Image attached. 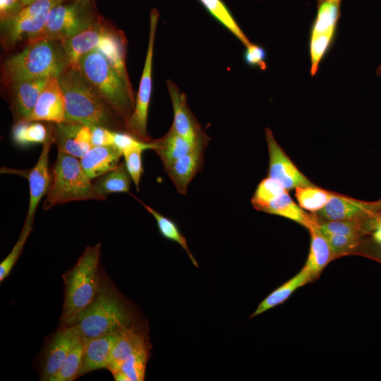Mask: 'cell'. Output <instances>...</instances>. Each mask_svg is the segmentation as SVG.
I'll list each match as a JSON object with an SVG mask.
<instances>
[{"label": "cell", "mask_w": 381, "mask_h": 381, "mask_svg": "<svg viewBox=\"0 0 381 381\" xmlns=\"http://www.w3.org/2000/svg\"><path fill=\"white\" fill-rule=\"evenodd\" d=\"M368 226L374 231L373 234L374 240L381 245V222L370 224Z\"/></svg>", "instance_id": "7bdbcfd3"}, {"label": "cell", "mask_w": 381, "mask_h": 381, "mask_svg": "<svg viewBox=\"0 0 381 381\" xmlns=\"http://www.w3.org/2000/svg\"><path fill=\"white\" fill-rule=\"evenodd\" d=\"M23 4L25 6L27 5H29L32 3H33L34 1H35L36 0H20Z\"/></svg>", "instance_id": "f6af8a7d"}, {"label": "cell", "mask_w": 381, "mask_h": 381, "mask_svg": "<svg viewBox=\"0 0 381 381\" xmlns=\"http://www.w3.org/2000/svg\"><path fill=\"white\" fill-rule=\"evenodd\" d=\"M61 1H66V0H61Z\"/></svg>", "instance_id": "c3c4849f"}, {"label": "cell", "mask_w": 381, "mask_h": 381, "mask_svg": "<svg viewBox=\"0 0 381 381\" xmlns=\"http://www.w3.org/2000/svg\"><path fill=\"white\" fill-rule=\"evenodd\" d=\"M159 16L157 9L151 11L148 45L144 67L135 97L134 110L125 126V132L146 143L153 140L147 133V123L152 95L153 52Z\"/></svg>", "instance_id": "ba28073f"}, {"label": "cell", "mask_w": 381, "mask_h": 381, "mask_svg": "<svg viewBox=\"0 0 381 381\" xmlns=\"http://www.w3.org/2000/svg\"><path fill=\"white\" fill-rule=\"evenodd\" d=\"M340 17V3L330 0H317V13L310 35L335 32Z\"/></svg>", "instance_id": "83f0119b"}, {"label": "cell", "mask_w": 381, "mask_h": 381, "mask_svg": "<svg viewBox=\"0 0 381 381\" xmlns=\"http://www.w3.org/2000/svg\"><path fill=\"white\" fill-rule=\"evenodd\" d=\"M320 223L309 229L310 246L308 256L303 267L312 279L317 277L334 255L325 236L320 230Z\"/></svg>", "instance_id": "cb8c5ba5"}, {"label": "cell", "mask_w": 381, "mask_h": 381, "mask_svg": "<svg viewBox=\"0 0 381 381\" xmlns=\"http://www.w3.org/2000/svg\"><path fill=\"white\" fill-rule=\"evenodd\" d=\"M210 140L209 137L198 141L190 152L164 167L180 194L186 193L189 183L202 169L204 150Z\"/></svg>", "instance_id": "e0dca14e"}, {"label": "cell", "mask_w": 381, "mask_h": 381, "mask_svg": "<svg viewBox=\"0 0 381 381\" xmlns=\"http://www.w3.org/2000/svg\"><path fill=\"white\" fill-rule=\"evenodd\" d=\"M286 191L278 182L267 177L262 179L258 185L251 199V203L255 209L262 211L269 202Z\"/></svg>", "instance_id": "836d02e7"}, {"label": "cell", "mask_w": 381, "mask_h": 381, "mask_svg": "<svg viewBox=\"0 0 381 381\" xmlns=\"http://www.w3.org/2000/svg\"><path fill=\"white\" fill-rule=\"evenodd\" d=\"M58 152L80 159L92 147L91 128L80 123L65 121L54 128Z\"/></svg>", "instance_id": "ac0fdd59"}, {"label": "cell", "mask_w": 381, "mask_h": 381, "mask_svg": "<svg viewBox=\"0 0 381 381\" xmlns=\"http://www.w3.org/2000/svg\"><path fill=\"white\" fill-rule=\"evenodd\" d=\"M72 67L78 71L126 126L135 103L131 82L124 79L96 49L81 56Z\"/></svg>", "instance_id": "7a4b0ae2"}, {"label": "cell", "mask_w": 381, "mask_h": 381, "mask_svg": "<svg viewBox=\"0 0 381 381\" xmlns=\"http://www.w3.org/2000/svg\"><path fill=\"white\" fill-rule=\"evenodd\" d=\"M49 78L25 79L11 84V109L14 123L22 121L31 112Z\"/></svg>", "instance_id": "ffe728a7"}, {"label": "cell", "mask_w": 381, "mask_h": 381, "mask_svg": "<svg viewBox=\"0 0 381 381\" xmlns=\"http://www.w3.org/2000/svg\"><path fill=\"white\" fill-rule=\"evenodd\" d=\"M69 66L61 42L41 40L28 43L23 51L9 57L4 74L11 85L25 79L59 77Z\"/></svg>", "instance_id": "3957f363"}, {"label": "cell", "mask_w": 381, "mask_h": 381, "mask_svg": "<svg viewBox=\"0 0 381 381\" xmlns=\"http://www.w3.org/2000/svg\"><path fill=\"white\" fill-rule=\"evenodd\" d=\"M131 181L125 162H121L115 169L97 177L93 183L107 198L110 193L128 192Z\"/></svg>", "instance_id": "4316f807"}, {"label": "cell", "mask_w": 381, "mask_h": 381, "mask_svg": "<svg viewBox=\"0 0 381 381\" xmlns=\"http://www.w3.org/2000/svg\"><path fill=\"white\" fill-rule=\"evenodd\" d=\"M117 332L83 339L84 352L78 377L95 370L107 368L109 355Z\"/></svg>", "instance_id": "7402d4cb"}, {"label": "cell", "mask_w": 381, "mask_h": 381, "mask_svg": "<svg viewBox=\"0 0 381 381\" xmlns=\"http://www.w3.org/2000/svg\"><path fill=\"white\" fill-rule=\"evenodd\" d=\"M381 209V202H366L332 193L325 206L317 212L325 221H361L367 219Z\"/></svg>", "instance_id": "9a60e30c"}, {"label": "cell", "mask_w": 381, "mask_h": 381, "mask_svg": "<svg viewBox=\"0 0 381 381\" xmlns=\"http://www.w3.org/2000/svg\"><path fill=\"white\" fill-rule=\"evenodd\" d=\"M101 244L86 247L75 265L63 276L64 302L61 326H68L95 299L100 287L99 262Z\"/></svg>", "instance_id": "277c9868"}, {"label": "cell", "mask_w": 381, "mask_h": 381, "mask_svg": "<svg viewBox=\"0 0 381 381\" xmlns=\"http://www.w3.org/2000/svg\"><path fill=\"white\" fill-rule=\"evenodd\" d=\"M208 12L245 47L251 42L239 27L231 13L222 0H200Z\"/></svg>", "instance_id": "f546056e"}, {"label": "cell", "mask_w": 381, "mask_h": 381, "mask_svg": "<svg viewBox=\"0 0 381 381\" xmlns=\"http://www.w3.org/2000/svg\"><path fill=\"white\" fill-rule=\"evenodd\" d=\"M66 107V121L125 131L124 122L98 95L78 71L69 66L59 77Z\"/></svg>", "instance_id": "6da1fadb"}, {"label": "cell", "mask_w": 381, "mask_h": 381, "mask_svg": "<svg viewBox=\"0 0 381 381\" xmlns=\"http://www.w3.org/2000/svg\"><path fill=\"white\" fill-rule=\"evenodd\" d=\"M152 142L155 145L153 150L160 158L164 167L190 152L196 143L179 135L171 127L164 136L153 139Z\"/></svg>", "instance_id": "d4e9b609"}, {"label": "cell", "mask_w": 381, "mask_h": 381, "mask_svg": "<svg viewBox=\"0 0 381 381\" xmlns=\"http://www.w3.org/2000/svg\"><path fill=\"white\" fill-rule=\"evenodd\" d=\"M32 229V224L24 223L20 236L8 255L0 264V282H2L10 274L19 256L26 241Z\"/></svg>", "instance_id": "d590c367"}, {"label": "cell", "mask_w": 381, "mask_h": 381, "mask_svg": "<svg viewBox=\"0 0 381 381\" xmlns=\"http://www.w3.org/2000/svg\"><path fill=\"white\" fill-rule=\"evenodd\" d=\"M244 52V60L251 66L258 67L262 71L267 68L265 49L260 45L250 42L247 45Z\"/></svg>", "instance_id": "ab89813d"}, {"label": "cell", "mask_w": 381, "mask_h": 381, "mask_svg": "<svg viewBox=\"0 0 381 381\" xmlns=\"http://www.w3.org/2000/svg\"><path fill=\"white\" fill-rule=\"evenodd\" d=\"M167 87L172 104L174 114L171 128L176 133L193 143L209 138L191 111L185 93L170 79L167 80Z\"/></svg>", "instance_id": "4fadbf2b"}, {"label": "cell", "mask_w": 381, "mask_h": 381, "mask_svg": "<svg viewBox=\"0 0 381 381\" xmlns=\"http://www.w3.org/2000/svg\"><path fill=\"white\" fill-rule=\"evenodd\" d=\"M115 29L99 16L87 29L61 42L71 66H73L81 56L97 49Z\"/></svg>", "instance_id": "d6986e66"}, {"label": "cell", "mask_w": 381, "mask_h": 381, "mask_svg": "<svg viewBox=\"0 0 381 381\" xmlns=\"http://www.w3.org/2000/svg\"><path fill=\"white\" fill-rule=\"evenodd\" d=\"M330 1H335V2H339V3L341 2V0H330Z\"/></svg>", "instance_id": "7dc6e473"}, {"label": "cell", "mask_w": 381, "mask_h": 381, "mask_svg": "<svg viewBox=\"0 0 381 381\" xmlns=\"http://www.w3.org/2000/svg\"><path fill=\"white\" fill-rule=\"evenodd\" d=\"M151 344L145 331L135 325L117 332L109 358L107 368L112 374L126 361L137 356H150Z\"/></svg>", "instance_id": "7c38bea8"}, {"label": "cell", "mask_w": 381, "mask_h": 381, "mask_svg": "<svg viewBox=\"0 0 381 381\" xmlns=\"http://www.w3.org/2000/svg\"><path fill=\"white\" fill-rule=\"evenodd\" d=\"M51 173L52 181L43 204L44 210L71 201L107 199L86 175L78 158L74 156L58 152Z\"/></svg>", "instance_id": "8992f818"}, {"label": "cell", "mask_w": 381, "mask_h": 381, "mask_svg": "<svg viewBox=\"0 0 381 381\" xmlns=\"http://www.w3.org/2000/svg\"><path fill=\"white\" fill-rule=\"evenodd\" d=\"M145 150L134 148L123 152L124 162L127 170L133 181L136 190H139L141 176L143 173L142 165V153Z\"/></svg>", "instance_id": "74e56055"}, {"label": "cell", "mask_w": 381, "mask_h": 381, "mask_svg": "<svg viewBox=\"0 0 381 381\" xmlns=\"http://www.w3.org/2000/svg\"><path fill=\"white\" fill-rule=\"evenodd\" d=\"M78 329L73 325L61 326L48 340L43 353L40 378L49 381L62 366L73 344Z\"/></svg>", "instance_id": "2e32d148"}, {"label": "cell", "mask_w": 381, "mask_h": 381, "mask_svg": "<svg viewBox=\"0 0 381 381\" xmlns=\"http://www.w3.org/2000/svg\"><path fill=\"white\" fill-rule=\"evenodd\" d=\"M368 219V226L381 222V209L377 210L374 213L373 215H372L370 217H369Z\"/></svg>", "instance_id": "ee69618b"}, {"label": "cell", "mask_w": 381, "mask_h": 381, "mask_svg": "<svg viewBox=\"0 0 381 381\" xmlns=\"http://www.w3.org/2000/svg\"><path fill=\"white\" fill-rule=\"evenodd\" d=\"M325 237L334 256L346 253L355 248L359 238L345 235H326Z\"/></svg>", "instance_id": "f35d334b"}, {"label": "cell", "mask_w": 381, "mask_h": 381, "mask_svg": "<svg viewBox=\"0 0 381 381\" xmlns=\"http://www.w3.org/2000/svg\"><path fill=\"white\" fill-rule=\"evenodd\" d=\"M261 212L289 219L308 230L320 223L315 215L306 213L302 207L294 202L287 191L269 202Z\"/></svg>", "instance_id": "603a6c76"}, {"label": "cell", "mask_w": 381, "mask_h": 381, "mask_svg": "<svg viewBox=\"0 0 381 381\" xmlns=\"http://www.w3.org/2000/svg\"><path fill=\"white\" fill-rule=\"evenodd\" d=\"M44 125L38 121H18L12 128L13 141L18 145L44 143L49 133Z\"/></svg>", "instance_id": "1f68e13d"}, {"label": "cell", "mask_w": 381, "mask_h": 381, "mask_svg": "<svg viewBox=\"0 0 381 381\" xmlns=\"http://www.w3.org/2000/svg\"><path fill=\"white\" fill-rule=\"evenodd\" d=\"M138 201L155 219L160 234L164 238L174 241L176 243L179 244L181 248L186 252L192 263L196 267H198V264L188 246L186 238L181 234L178 225L174 221L161 214L159 212L154 210L150 206L143 203L140 200Z\"/></svg>", "instance_id": "4dcf8cb0"}, {"label": "cell", "mask_w": 381, "mask_h": 381, "mask_svg": "<svg viewBox=\"0 0 381 381\" xmlns=\"http://www.w3.org/2000/svg\"><path fill=\"white\" fill-rule=\"evenodd\" d=\"M265 138L269 153L268 177L278 182L286 191L315 186L286 155L268 128H265Z\"/></svg>", "instance_id": "8fae6325"}, {"label": "cell", "mask_w": 381, "mask_h": 381, "mask_svg": "<svg viewBox=\"0 0 381 381\" xmlns=\"http://www.w3.org/2000/svg\"><path fill=\"white\" fill-rule=\"evenodd\" d=\"M133 325L132 315L116 291L110 286L100 285L91 304L69 325L75 327L83 339H91L116 333Z\"/></svg>", "instance_id": "5b68a950"}, {"label": "cell", "mask_w": 381, "mask_h": 381, "mask_svg": "<svg viewBox=\"0 0 381 381\" xmlns=\"http://www.w3.org/2000/svg\"><path fill=\"white\" fill-rule=\"evenodd\" d=\"M83 352L84 339L78 329L72 347L62 366L49 381H72L78 378Z\"/></svg>", "instance_id": "f1b7e54d"}, {"label": "cell", "mask_w": 381, "mask_h": 381, "mask_svg": "<svg viewBox=\"0 0 381 381\" xmlns=\"http://www.w3.org/2000/svg\"><path fill=\"white\" fill-rule=\"evenodd\" d=\"M121 156L122 152L113 145L92 146L80 162L86 175L92 180L115 169Z\"/></svg>", "instance_id": "44dd1931"}, {"label": "cell", "mask_w": 381, "mask_h": 381, "mask_svg": "<svg viewBox=\"0 0 381 381\" xmlns=\"http://www.w3.org/2000/svg\"><path fill=\"white\" fill-rule=\"evenodd\" d=\"M61 0H36L24 6L17 14L1 21L2 43L13 46L24 36L28 38L44 26L49 12Z\"/></svg>", "instance_id": "9c48e42d"}, {"label": "cell", "mask_w": 381, "mask_h": 381, "mask_svg": "<svg viewBox=\"0 0 381 381\" xmlns=\"http://www.w3.org/2000/svg\"><path fill=\"white\" fill-rule=\"evenodd\" d=\"M335 32L310 35L309 41V50L310 57V74L315 75L323 56L330 47Z\"/></svg>", "instance_id": "e575fe53"}, {"label": "cell", "mask_w": 381, "mask_h": 381, "mask_svg": "<svg viewBox=\"0 0 381 381\" xmlns=\"http://www.w3.org/2000/svg\"><path fill=\"white\" fill-rule=\"evenodd\" d=\"M319 227L325 236L345 235L359 237L362 231L361 221H324L320 223Z\"/></svg>", "instance_id": "8d00e7d4"}, {"label": "cell", "mask_w": 381, "mask_h": 381, "mask_svg": "<svg viewBox=\"0 0 381 381\" xmlns=\"http://www.w3.org/2000/svg\"><path fill=\"white\" fill-rule=\"evenodd\" d=\"M376 73L377 75L381 76V65L377 68Z\"/></svg>", "instance_id": "bcb514c9"}, {"label": "cell", "mask_w": 381, "mask_h": 381, "mask_svg": "<svg viewBox=\"0 0 381 381\" xmlns=\"http://www.w3.org/2000/svg\"><path fill=\"white\" fill-rule=\"evenodd\" d=\"M295 189V195L299 206L312 212H317L323 208L332 194L315 186L298 187Z\"/></svg>", "instance_id": "d6a6232c"}, {"label": "cell", "mask_w": 381, "mask_h": 381, "mask_svg": "<svg viewBox=\"0 0 381 381\" xmlns=\"http://www.w3.org/2000/svg\"><path fill=\"white\" fill-rule=\"evenodd\" d=\"M99 18L92 0L61 2L49 12L43 28L28 39V42L49 40L63 42L87 29Z\"/></svg>", "instance_id": "52a82bcc"}, {"label": "cell", "mask_w": 381, "mask_h": 381, "mask_svg": "<svg viewBox=\"0 0 381 381\" xmlns=\"http://www.w3.org/2000/svg\"><path fill=\"white\" fill-rule=\"evenodd\" d=\"M42 121L54 123L66 121L65 99L58 77L48 79L34 108L20 121Z\"/></svg>", "instance_id": "5bb4252c"}, {"label": "cell", "mask_w": 381, "mask_h": 381, "mask_svg": "<svg viewBox=\"0 0 381 381\" xmlns=\"http://www.w3.org/2000/svg\"><path fill=\"white\" fill-rule=\"evenodd\" d=\"M92 146L112 145L115 131L102 126H91Z\"/></svg>", "instance_id": "60d3db41"}, {"label": "cell", "mask_w": 381, "mask_h": 381, "mask_svg": "<svg viewBox=\"0 0 381 381\" xmlns=\"http://www.w3.org/2000/svg\"><path fill=\"white\" fill-rule=\"evenodd\" d=\"M312 279L309 272L303 267L296 275L274 290L262 300L250 318L258 316L282 303L299 287Z\"/></svg>", "instance_id": "484cf974"}, {"label": "cell", "mask_w": 381, "mask_h": 381, "mask_svg": "<svg viewBox=\"0 0 381 381\" xmlns=\"http://www.w3.org/2000/svg\"><path fill=\"white\" fill-rule=\"evenodd\" d=\"M53 143H54V128H50L49 136L43 143L40 157L32 169L29 170H18L6 167L1 169V173L18 174L25 177L28 181L30 200L25 223L33 224L38 204L49 190L52 181V173L49 169V154Z\"/></svg>", "instance_id": "30bf717a"}, {"label": "cell", "mask_w": 381, "mask_h": 381, "mask_svg": "<svg viewBox=\"0 0 381 381\" xmlns=\"http://www.w3.org/2000/svg\"><path fill=\"white\" fill-rule=\"evenodd\" d=\"M24 6L20 0H0V21L13 17Z\"/></svg>", "instance_id": "b9f144b4"}]
</instances>
